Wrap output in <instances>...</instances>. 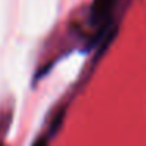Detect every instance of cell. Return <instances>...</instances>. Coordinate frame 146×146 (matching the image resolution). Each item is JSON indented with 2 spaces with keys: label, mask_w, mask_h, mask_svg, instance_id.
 <instances>
[{
  "label": "cell",
  "mask_w": 146,
  "mask_h": 146,
  "mask_svg": "<svg viewBox=\"0 0 146 146\" xmlns=\"http://www.w3.org/2000/svg\"><path fill=\"white\" fill-rule=\"evenodd\" d=\"M115 2L116 0H94L91 5V11H90V22L94 25L104 24L110 17Z\"/></svg>",
  "instance_id": "cell-1"
}]
</instances>
